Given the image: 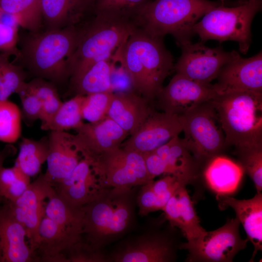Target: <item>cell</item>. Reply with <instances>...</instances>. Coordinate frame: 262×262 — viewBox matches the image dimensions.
Segmentation results:
<instances>
[{
  "label": "cell",
  "instance_id": "cell-8",
  "mask_svg": "<svg viewBox=\"0 0 262 262\" xmlns=\"http://www.w3.org/2000/svg\"><path fill=\"white\" fill-rule=\"evenodd\" d=\"M178 117L184 135L183 143L203 170L227 147L217 112L210 100Z\"/></svg>",
  "mask_w": 262,
  "mask_h": 262
},
{
  "label": "cell",
  "instance_id": "cell-43",
  "mask_svg": "<svg viewBox=\"0 0 262 262\" xmlns=\"http://www.w3.org/2000/svg\"><path fill=\"white\" fill-rule=\"evenodd\" d=\"M18 27L0 23V52L16 57L19 53Z\"/></svg>",
  "mask_w": 262,
  "mask_h": 262
},
{
  "label": "cell",
  "instance_id": "cell-17",
  "mask_svg": "<svg viewBox=\"0 0 262 262\" xmlns=\"http://www.w3.org/2000/svg\"><path fill=\"white\" fill-rule=\"evenodd\" d=\"M213 84L217 94L237 91L262 92V53L244 58L237 53L220 69Z\"/></svg>",
  "mask_w": 262,
  "mask_h": 262
},
{
  "label": "cell",
  "instance_id": "cell-49",
  "mask_svg": "<svg viewBox=\"0 0 262 262\" xmlns=\"http://www.w3.org/2000/svg\"><path fill=\"white\" fill-rule=\"evenodd\" d=\"M2 150H0V153L2 152Z\"/></svg>",
  "mask_w": 262,
  "mask_h": 262
},
{
  "label": "cell",
  "instance_id": "cell-16",
  "mask_svg": "<svg viewBox=\"0 0 262 262\" xmlns=\"http://www.w3.org/2000/svg\"><path fill=\"white\" fill-rule=\"evenodd\" d=\"M181 131L177 116L155 110L121 147L143 154L157 149Z\"/></svg>",
  "mask_w": 262,
  "mask_h": 262
},
{
  "label": "cell",
  "instance_id": "cell-29",
  "mask_svg": "<svg viewBox=\"0 0 262 262\" xmlns=\"http://www.w3.org/2000/svg\"><path fill=\"white\" fill-rule=\"evenodd\" d=\"M0 7L14 15L24 29L33 33L42 31L41 0H0Z\"/></svg>",
  "mask_w": 262,
  "mask_h": 262
},
{
  "label": "cell",
  "instance_id": "cell-6",
  "mask_svg": "<svg viewBox=\"0 0 262 262\" xmlns=\"http://www.w3.org/2000/svg\"><path fill=\"white\" fill-rule=\"evenodd\" d=\"M211 100L227 147H262V92L232 91L216 94Z\"/></svg>",
  "mask_w": 262,
  "mask_h": 262
},
{
  "label": "cell",
  "instance_id": "cell-42",
  "mask_svg": "<svg viewBox=\"0 0 262 262\" xmlns=\"http://www.w3.org/2000/svg\"><path fill=\"white\" fill-rule=\"evenodd\" d=\"M112 60L113 65L110 78L112 92L133 91L131 80L124 66L113 55Z\"/></svg>",
  "mask_w": 262,
  "mask_h": 262
},
{
  "label": "cell",
  "instance_id": "cell-40",
  "mask_svg": "<svg viewBox=\"0 0 262 262\" xmlns=\"http://www.w3.org/2000/svg\"><path fill=\"white\" fill-rule=\"evenodd\" d=\"M64 262H103L108 261L102 251L96 250L82 240L67 250Z\"/></svg>",
  "mask_w": 262,
  "mask_h": 262
},
{
  "label": "cell",
  "instance_id": "cell-3",
  "mask_svg": "<svg viewBox=\"0 0 262 262\" xmlns=\"http://www.w3.org/2000/svg\"><path fill=\"white\" fill-rule=\"evenodd\" d=\"M134 188L104 187L83 206L82 240L101 250L126 233L133 221Z\"/></svg>",
  "mask_w": 262,
  "mask_h": 262
},
{
  "label": "cell",
  "instance_id": "cell-10",
  "mask_svg": "<svg viewBox=\"0 0 262 262\" xmlns=\"http://www.w3.org/2000/svg\"><path fill=\"white\" fill-rule=\"evenodd\" d=\"M240 222L235 218L229 219L219 228L207 231L202 237L181 242L180 249L188 251L186 261L189 262H231L248 241L240 234Z\"/></svg>",
  "mask_w": 262,
  "mask_h": 262
},
{
  "label": "cell",
  "instance_id": "cell-21",
  "mask_svg": "<svg viewBox=\"0 0 262 262\" xmlns=\"http://www.w3.org/2000/svg\"><path fill=\"white\" fill-rule=\"evenodd\" d=\"M153 151L165 164L167 175L174 176L182 184H191L194 187L203 179L201 167L179 136Z\"/></svg>",
  "mask_w": 262,
  "mask_h": 262
},
{
  "label": "cell",
  "instance_id": "cell-28",
  "mask_svg": "<svg viewBox=\"0 0 262 262\" xmlns=\"http://www.w3.org/2000/svg\"><path fill=\"white\" fill-rule=\"evenodd\" d=\"M49 150L48 135L37 140L23 137L19 144V152L15 165L29 177L34 176L46 162Z\"/></svg>",
  "mask_w": 262,
  "mask_h": 262
},
{
  "label": "cell",
  "instance_id": "cell-4",
  "mask_svg": "<svg viewBox=\"0 0 262 262\" xmlns=\"http://www.w3.org/2000/svg\"><path fill=\"white\" fill-rule=\"evenodd\" d=\"M222 5L208 0H154L140 7L132 20L148 35L163 38L171 34L180 47L189 44L193 28L207 12Z\"/></svg>",
  "mask_w": 262,
  "mask_h": 262
},
{
  "label": "cell",
  "instance_id": "cell-30",
  "mask_svg": "<svg viewBox=\"0 0 262 262\" xmlns=\"http://www.w3.org/2000/svg\"><path fill=\"white\" fill-rule=\"evenodd\" d=\"M85 96L76 95L63 102L54 115L47 121L41 123L44 131H66L74 129L82 122V108Z\"/></svg>",
  "mask_w": 262,
  "mask_h": 262
},
{
  "label": "cell",
  "instance_id": "cell-11",
  "mask_svg": "<svg viewBox=\"0 0 262 262\" xmlns=\"http://www.w3.org/2000/svg\"><path fill=\"white\" fill-rule=\"evenodd\" d=\"M55 193L52 181L44 173L31 182L17 199L5 204L10 213L24 227L34 256L38 242V228L45 213L46 200Z\"/></svg>",
  "mask_w": 262,
  "mask_h": 262
},
{
  "label": "cell",
  "instance_id": "cell-44",
  "mask_svg": "<svg viewBox=\"0 0 262 262\" xmlns=\"http://www.w3.org/2000/svg\"><path fill=\"white\" fill-rule=\"evenodd\" d=\"M181 185L183 184L172 175H165L159 180H153L151 183L154 192L165 204Z\"/></svg>",
  "mask_w": 262,
  "mask_h": 262
},
{
  "label": "cell",
  "instance_id": "cell-14",
  "mask_svg": "<svg viewBox=\"0 0 262 262\" xmlns=\"http://www.w3.org/2000/svg\"><path fill=\"white\" fill-rule=\"evenodd\" d=\"M165 230L144 234L130 241L110 257L115 262H172L181 242Z\"/></svg>",
  "mask_w": 262,
  "mask_h": 262
},
{
  "label": "cell",
  "instance_id": "cell-33",
  "mask_svg": "<svg viewBox=\"0 0 262 262\" xmlns=\"http://www.w3.org/2000/svg\"><path fill=\"white\" fill-rule=\"evenodd\" d=\"M9 57L0 52V100H7L16 93L29 76L22 67L10 62Z\"/></svg>",
  "mask_w": 262,
  "mask_h": 262
},
{
  "label": "cell",
  "instance_id": "cell-9",
  "mask_svg": "<svg viewBox=\"0 0 262 262\" xmlns=\"http://www.w3.org/2000/svg\"><path fill=\"white\" fill-rule=\"evenodd\" d=\"M90 164L103 187L132 188L154 180L142 154L121 147L103 153Z\"/></svg>",
  "mask_w": 262,
  "mask_h": 262
},
{
  "label": "cell",
  "instance_id": "cell-12",
  "mask_svg": "<svg viewBox=\"0 0 262 262\" xmlns=\"http://www.w3.org/2000/svg\"><path fill=\"white\" fill-rule=\"evenodd\" d=\"M181 48V56L174 66L176 73L204 84L216 79L221 67L238 53L225 51L221 47L209 48L202 42Z\"/></svg>",
  "mask_w": 262,
  "mask_h": 262
},
{
  "label": "cell",
  "instance_id": "cell-47",
  "mask_svg": "<svg viewBox=\"0 0 262 262\" xmlns=\"http://www.w3.org/2000/svg\"><path fill=\"white\" fill-rule=\"evenodd\" d=\"M222 2H223L225 0H220Z\"/></svg>",
  "mask_w": 262,
  "mask_h": 262
},
{
  "label": "cell",
  "instance_id": "cell-1",
  "mask_svg": "<svg viewBox=\"0 0 262 262\" xmlns=\"http://www.w3.org/2000/svg\"><path fill=\"white\" fill-rule=\"evenodd\" d=\"M82 27L81 23L19 34V53L12 62L22 67L29 76L50 81L58 88L68 83L67 60L77 47Z\"/></svg>",
  "mask_w": 262,
  "mask_h": 262
},
{
  "label": "cell",
  "instance_id": "cell-23",
  "mask_svg": "<svg viewBox=\"0 0 262 262\" xmlns=\"http://www.w3.org/2000/svg\"><path fill=\"white\" fill-rule=\"evenodd\" d=\"M24 227L9 212L0 208V262H30L35 258L26 240Z\"/></svg>",
  "mask_w": 262,
  "mask_h": 262
},
{
  "label": "cell",
  "instance_id": "cell-27",
  "mask_svg": "<svg viewBox=\"0 0 262 262\" xmlns=\"http://www.w3.org/2000/svg\"><path fill=\"white\" fill-rule=\"evenodd\" d=\"M112 65V57L94 64L78 77L68 82L67 94L72 97L112 92L110 78Z\"/></svg>",
  "mask_w": 262,
  "mask_h": 262
},
{
  "label": "cell",
  "instance_id": "cell-48",
  "mask_svg": "<svg viewBox=\"0 0 262 262\" xmlns=\"http://www.w3.org/2000/svg\"><path fill=\"white\" fill-rule=\"evenodd\" d=\"M2 198V197L0 195V200Z\"/></svg>",
  "mask_w": 262,
  "mask_h": 262
},
{
  "label": "cell",
  "instance_id": "cell-36",
  "mask_svg": "<svg viewBox=\"0 0 262 262\" xmlns=\"http://www.w3.org/2000/svg\"><path fill=\"white\" fill-rule=\"evenodd\" d=\"M149 0H93V14H102L132 20L137 10Z\"/></svg>",
  "mask_w": 262,
  "mask_h": 262
},
{
  "label": "cell",
  "instance_id": "cell-13",
  "mask_svg": "<svg viewBox=\"0 0 262 262\" xmlns=\"http://www.w3.org/2000/svg\"><path fill=\"white\" fill-rule=\"evenodd\" d=\"M213 85L202 83L176 73L155 98V108L180 116L216 95Z\"/></svg>",
  "mask_w": 262,
  "mask_h": 262
},
{
  "label": "cell",
  "instance_id": "cell-45",
  "mask_svg": "<svg viewBox=\"0 0 262 262\" xmlns=\"http://www.w3.org/2000/svg\"><path fill=\"white\" fill-rule=\"evenodd\" d=\"M162 211L164 212L165 217L169 221L170 225L179 228L182 232L183 223L176 192L171 196Z\"/></svg>",
  "mask_w": 262,
  "mask_h": 262
},
{
  "label": "cell",
  "instance_id": "cell-46",
  "mask_svg": "<svg viewBox=\"0 0 262 262\" xmlns=\"http://www.w3.org/2000/svg\"><path fill=\"white\" fill-rule=\"evenodd\" d=\"M11 149L10 147L5 148L0 153V169L3 166V163L6 158L10 154Z\"/></svg>",
  "mask_w": 262,
  "mask_h": 262
},
{
  "label": "cell",
  "instance_id": "cell-39",
  "mask_svg": "<svg viewBox=\"0 0 262 262\" xmlns=\"http://www.w3.org/2000/svg\"><path fill=\"white\" fill-rule=\"evenodd\" d=\"M21 104V117L28 127L32 126L35 122L40 119L42 102L29 86L28 82H24L16 92Z\"/></svg>",
  "mask_w": 262,
  "mask_h": 262
},
{
  "label": "cell",
  "instance_id": "cell-7",
  "mask_svg": "<svg viewBox=\"0 0 262 262\" xmlns=\"http://www.w3.org/2000/svg\"><path fill=\"white\" fill-rule=\"evenodd\" d=\"M262 5V0H248L235 7H214L194 25V33L202 42L210 39L237 42L240 51L246 54L251 41V23Z\"/></svg>",
  "mask_w": 262,
  "mask_h": 262
},
{
  "label": "cell",
  "instance_id": "cell-37",
  "mask_svg": "<svg viewBox=\"0 0 262 262\" xmlns=\"http://www.w3.org/2000/svg\"><path fill=\"white\" fill-rule=\"evenodd\" d=\"M239 164L253 180L257 193L262 190V147L235 150Z\"/></svg>",
  "mask_w": 262,
  "mask_h": 262
},
{
  "label": "cell",
  "instance_id": "cell-41",
  "mask_svg": "<svg viewBox=\"0 0 262 262\" xmlns=\"http://www.w3.org/2000/svg\"><path fill=\"white\" fill-rule=\"evenodd\" d=\"M152 181L141 185L136 196L139 214L142 216L151 212L162 210L165 205L153 191L151 187Z\"/></svg>",
  "mask_w": 262,
  "mask_h": 262
},
{
  "label": "cell",
  "instance_id": "cell-22",
  "mask_svg": "<svg viewBox=\"0 0 262 262\" xmlns=\"http://www.w3.org/2000/svg\"><path fill=\"white\" fill-rule=\"evenodd\" d=\"M220 209L232 208L245 230L248 241L254 246L251 259L253 261L257 253L262 249V193H257L248 199H237L229 195H216Z\"/></svg>",
  "mask_w": 262,
  "mask_h": 262
},
{
  "label": "cell",
  "instance_id": "cell-24",
  "mask_svg": "<svg viewBox=\"0 0 262 262\" xmlns=\"http://www.w3.org/2000/svg\"><path fill=\"white\" fill-rule=\"evenodd\" d=\"M48 135L49 150L45 174L53 184L67 176L82 157L75 147L72 134L50 131Z\"/></svg>",
  "mask_w": 262,
  "mask_h": 262
},
{
  "label": "cell",
  "instance_id": "cell-18",
  "mask_svg": "<svg viewBox=\"0 0 262 262\" xmlns=\"http://www.w3.org/2000/svg\"><path fill=\"white\" fill-rule=\"evenodd\" d=\"M155 110L154 101L133 91L113 92L106 116L130 135L137 131Z\"/></svg>",
  "mask_w": 262,
  "mask_h": 262
},
{
  "label": "cell",
  "instance_id": "cell-19",
  "mask_svg": "<svg viewBox=\"0 0 262 262\" xmlns=\"http://www.w3.org/2000/svg\"><path fill=\"white\" fill-rule=\"evenodd\" d=\"M52 186L58 196L76 207L90 202L104 188L100 185L90 162L83 158L67 176Z\"/></svg>",
  "mask_w": 262,
  "mask_h": 262
},
{
  "label": "cell",
  "instance_id": "cell-38",
  "mask_svg": "<svg viewBox=\"0 0 262 262\" xmlns=\"http://www.w3.org/2000/svg\"><path fill=\"white\" fill-rule=\"evenodd\" d=\"M113 92H103L85 96L82 114L83 119L95 123L106 117Z\"/></svg>",
  "mask_w": 262,
  "mask_h": 262
},
{
  "label": "cell",
  "instance_id": "cell-35",
  "mask_svg": "<svg viewBox=\"0 0 262 262\" xmlns=\"http://www.w3.org/2000/svg\"><path fill=\"white\" fill-rule=\"evenodd\" d=\"M21 121L18 107L8 99L0 100V141L15 142L21 134Z\"/></svg>",
  "mask_w": 262,
  "mask_h": 262
},
{
  "label": "cell",
  "instance_id": "cell-2",
  "mask_svg": "<svg viewBox=\"0 0 262 262\" xmlns=\"http://www.w3.org/2000/svg\"><path fill=\"white\" fill-rule=\"evenodd\" d=\"M113 55L129 74L133 91L150 101H154L174 68L173 57L163 38L137 28Z\"/></svg>",
  "mask_w": 262,
  "mask_h": 262
},
{
  "label": "cell",
  "instance_id": "cell-5",
  "mask_svg": "<svg viewBox=\"0 0 262 262\" xmlns=\"http://www.w3.org/2000/svg\"><path fill=\"white\" fill-rule=\"evenodd\" d=\"M136 29L131 19L106 15L94 14L83 21L77 47L67 60L69 81L96 62L111 58Z\"/></svg>",
  "mask_w": 262,
  "mask_h": 262
},
{
  "label": "cell",
  "instance_id": "cell-26",
  "mask_svg": "<svg viewBox=\"0 0 262 262\" xmlns=\"http://www.w3.org/2000/svg\"><path fill=\"white\" fill-rule=\"evenodd\" d=\"M243 169L239 164L219 155L212 158L202 171L206 184L216 195H229L237 189Z\"/></svg>",
  "mask_w": 262,
  "mask_h": 262
},
{
  "label": "cell",
  "instance_id": "cell-20",
  "mask_svg": "<svg viewBox=\"0 0 262 262\" xmlns=\"http://www.w3.org/2000/svg\"><path fill=\"white\" fill-rule=\"evenodd\" d=\"M82 232L64 227L44 213L38 228L35 252H39V261L64 262L65 252L82 240Z\"/></svg>",
  "mask_w": 262,
  "mask_h": 262
},
{
  "label": "cell",
  "instance_id": "cell-25",
  "mask_svg": "<svg viewBox=\"0 0 262 262\" xmlns=\"http://www.w3.org/2000/svg\"><path fill=\"white\" fill-rule=\"evenodd\" d=\"M93 0H41L45 30L76 25L91 14Z\"/></svg>",
  "mask_w": 262,
  "mask_h": 262
},
{
  "label": "cell",
  "instance_id": "cell-31",
  "mask_svg": "<svg viewBox=\"0 0 262 262\" xmlns=\"http://www.w3.org/2000/svg\"><path fill=\"white\" fill-rule=\"evenodd\" d=\"M176 194L183 223V229L181 232L187 241L203 237L207 231L200 224L194 207V201L190 198L186 186L181 185L177 189Z\"/></svg>",
  "mask_w": 262,
  "mask_h": 262
},
{
  "label": "cell",
  "instance_id": "cell-34",
  "mask_svg": "<svg viewBox=\"0 0 262 262\" xmlns=\"http://www.w3.org/2000/svg\"><path fill=\"white\" fill-rule=\"evenodd\" d=\"M30 177L14 165L0 169V195L7 201L17 199L31 183Z\"/></svg>",
  "mask_w": 262,
  "mask_h": 262
},
{
  "label": "cell",
  "instance_id": "cell-32",
  "mask_svg": "<svg viewBox=\"0 0 262 262\" xmlns=\"http://www.w3.org/2000/svg\"><path fill=\"white\" fill-rule=\"evenodd\" d=\"M28 83L42 102L40 120L41 123L49 120L63 103L58 87L52 82L44 79L33 78Z\"/></svg>",
  "mask_w": 262,
  "mask_h": 262
},
{
  "label": "cell",
  "instance_id": "cell-15",
  "mask_svg": "<svg viewBox=\"0 0 262 262\" xmlns=\"http://www.w3.org/2000/svg\"><path fill=\"white\" fill-rule=\"evenodd\" d=\"M74 130L75 147L82 157L90 163L103 153L120 147L129 136L107 116L97 122H82Z\"/></svg>",
  "mask_w": 262,
  "mask_h": 262
}]
</instances>
